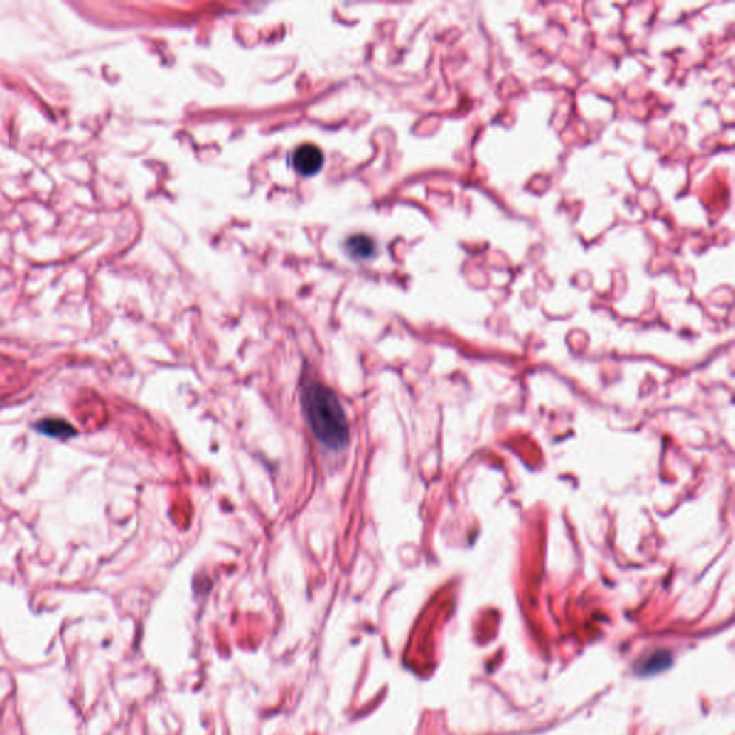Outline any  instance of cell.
<instances>
[{
	"label": "cell",
	"instance_id": "6da1fadb",
	"mask_svg": "<svg viewBox=\"0 0 735 735\" xmlns=\"http://www.w3.org/2000/svg\"><path fill=\"white\" fill-rule=\"evenodd\" d=\"M308 422L322 444L332 450L345 447L349 441V424L338 397L322 384H311L304 392Z\"/></svg>",
	"mask_w": 735,
	"mask_h": 735
},
{
	"label": "cell",
	"instance_id": "7a4b0ae2",
	"mask_svg": "<svg viewBox=\"0 0 735 735\" xmlns=\"http://www.w3.org/2000/svg\"><path fill=\"white\" fill-rule=\"evenodd\" d=\"M323 153L313 144H304L293 153V167L302 176H313L323 166Z\"/></svg>",
	"mask_w": 735,
	"mask_h": 735
},
{
	"label": "cell",
	"instance_id": "3957f363",
	"mask_svg": "<svg viewBox=\"0 0 735 735\" xmlns=\"http://www.w3.org/2000/svg\"><path fill=\"white\" fill-rule=\"evenodd\" d=\"M346 250L352 257L368 259L375 252V243L365 235H356L346 240Z\"/></svg>",
	"mask_w": 735,
	"mask_h": 735
},
{
	"label": "cell",
	"instance_id": "277c9868",
	"mask_svg": "<svg viewBox=\"0 0 735 735\" xmlns=\"http://www.w3.org/2000/svg\"><path fill=\"white\" fill-rule=\"evenodd\" d=\"M36 428L39 432L55 438H68L77 435V431L72 428V425L62 419H43L36 425Z\"/></svg>",
	"mask_w": 735,
	"mask_h": 735
},
{
	"label": "cell",
	"instance_id": "5b68a950",
	"mask_svg": "<svg viewBox=\"0 0 735 735\" xmlns=\"http://www.w3.org/2000/svg\"><path fill=\"white\" fill-rule=\"evenodd\" d=\"M668 659H670V653H667V652L655 653L648 660V662L643 665L642 672L643 674H656V672H659L660 670H664V668L668 667Z\"/></svg>",
	"mask_w": 735,
	"mask_h": 735
}]
</instances>
